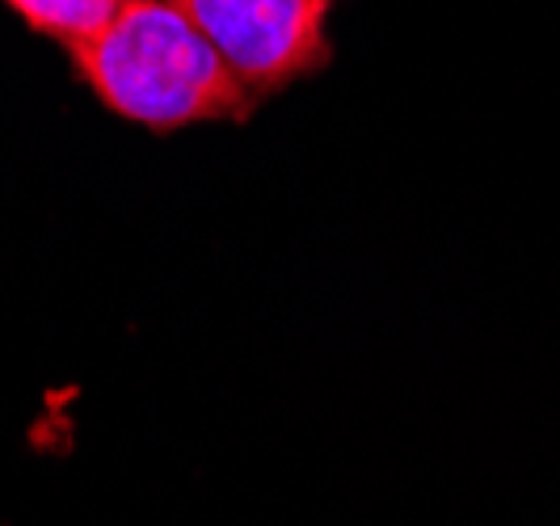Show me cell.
Here are the masks:
<instances>
[{
	"mask_svg": "<svg viewBox=\"0 0 560 526\" xmlns=\"http://www.w3.org/2000/svg\"><path fill=\"white\" fill-rule=\"evenodd\" d=\"M30 30L59 38L68 51L97 38L127 0H4Z\"/></svg>",
	"mask_w": 560,
	"mask_h": 526,
	"instance_id": "3",
	"label": "cell"
},
{
	"mask_svg": "<svg viewBox=\"0 0 560 526\" xmlns=\"http://www.w3.org/2000/svg\"><path fill=\"white\" fill-rule=\"evenodd\" d=\"M220 51L253 102L320 72L334 59V0H173Z\"/></svg>",
	"mask_w": 560,
	"mask_h": 526,
	"instance_id": "2",
	"label": "cell"
},
{
	"mask_svg": "<svg viewBox=\"0 0 560 526\" xmlns=\"http://www.w3.org/2000/svg\"><path fill=\"white\" fill-rule=\"evenodd\" d=\"M68 56L106 110L156 136L245 122L257 106L173 0H127L110 26Z\"/></svg>",
	"mask_w": 560,
	"mask_h": 526,
	"instance_id": "1",
	"label": "cell"
}]
</instances>
